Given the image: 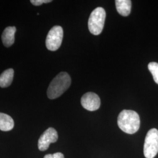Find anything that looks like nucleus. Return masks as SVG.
Here are the masks:
<instances>
[{
    "mask_svg": "<svg viewBox=\"0 0 158 158\" xmlns=\"http://www.w3.org/2000/svg\"><path fill=\"white\" fill-rule=\"evenodd\" d=\"M117 123L119 128L123 132L133 134L139 129L140 118L135 111L124 110L119 114Z\"/></svg>",
    "mask_w": 158,
    "mask_h": 158,
    "instance_id": "f257e3e1",
    "label": "nucleus"
},
{
    "mask_svg": "<svg viewBox=\"0 0 158 158\" xmlns=\"http://www.w3.org/2000/svg\"><path fill=\"white\" fill-rule=\"evenodd\" d=\"M71 85V78L66 72H60L52 80L47 90V96L51 100L55 99L68 90Z\"/></svg>",
    "mask_w": 158,
    "mask_h": 158,
    "instance_id": "f03ea898",
    "label": "nucleus"
},
{
    "mask_svg": "<svg viewBox=\"0 0 158 158\" xmlns=\"http://www.w3.org/2000/svg\"><path fill=\"white\" fill-rule=\"evenodd\" d=\"M106 17V11L102 7H97L91 12L88 22L89 29L91 34L98 35L102 33Z\"/></svg>",
    "mask_w": 158,
    "mask_h": 158,
    "instance_id": "7ed1b4c3",
    "label": "nucleus"
},
{
    "mask_svg": "<svg viewBox=\"0 0 158 158\" xmlns=\"http://www.w3.org/2000/svg\"><path fill=\"white\" fill-rule=\"evenodd\" d=\"M158 153V130H149L145 137L143 146V153L146 158H153Z\"/></svg>",
    "mask_w": 158,
    "mask_h": 158,
    "instance_id": "20e7f679",
    "label": "nucleus"
},
{
    "mask_svg": "<svg viewBox=\"0 0 158 158\" xmlns=\"http://www.w3.org/2000/svg\"><path fill=\"white\" fill-rule=\"evenodd\" d=\"M63 37V30L59 25L54 26L48 32L46 39V46L48 50L56 51L60 47Z\"/></svg>",
    "mask_w": 158,
    "mask_h": 158,
    "instance_id": "39448f33",
    "label": "nucleus"
},
{
    "mask_svg": "<svg viewBox=\"0 0 158 158\" xmlns=\"http://www.w3.org/2000/svg\"><path fill=\"white\" fill-rule=\"evenodd\" d=\"M58 135L55 129L49 128L40 136L38 146L40 151H45L48 149L51 143H55L57 141Z\"/></svg>",
    "mask_w": 158,
    "mask_h": 158,
    "instance_id": "423d86ee",
    "label": "nucleus"
},
{
    "mask_svg": "<svg viewBox=\"0 0 158 158\" xmlns=\"http://www.w3.org/2000/svg\"><path fill=\"white\" fill-rule=\"evenodd\" d=\"M81 104L83 107L90 111L97 110L101 104L99 96L94 93L89 92L82 96Z\"/></svg>",
    "mask_w": 158,
    "mask_h": 158,
    "instance_id": "0eeeda50",
    "label": "nucleus"
},
{
    "mask_svg": "<svg viewBox=\"0 0 158 158\" xmlns=\"http://www.w3.org/2000/svg\"><path fill=\"white\" fill-rule=\"evenodd\" d=\"M16 31L17 29L15 27H8L4 30L1 36V39L3 45L6 47H10L14 44Z\"/></svg>",
    "mask_w": 158,
    "mask_h": 158,
    "instance_id": "6e6552de",
    "label": "nucleus"
},
{
    "mask_svg": "<svg viewBox=\"0 0 158 158\" xmlns=\"http://www.w3.org/2000/svg\"><path fill=\"white\" fill-rule=\"evenodd\" d=\"M115 6L119 14L124 17L130 15L131 10V1L130 0H116Z\"/></svg>",
    "mask_w": 158,
    "mask_h": 158,
    "instance_id": "1a4fd4ad",
    "label": "nucleus"
},
{
    "mask_svg": "<svg viewBox=\"0 0 158 158\" xmlns=\"http://www.w3.org/2000/svg\"><path fill=\"white\" fill-rule=\"evenodd\" d=\"M14 127V121L11 117L0 113V130L2 131H9Z\"/></svg>",
    "mask_w": 158,
    "mask_h": 158,
    "instance_id": "9d476101",
    "label": "nucleus"
},
{
    "mask_svg": "<svg viewBox=\"0 0 158 158\" xmlns=\"http://www.w3.org/2000/svg\"><path fill=\"white\" fill-rule=\"evenodd\" d=\"M14 70L12 69H6L0 75V87L6 88L11 85L14 79Z\"/></svg>",
    "mask_w": 158,
    "mask_h": 158,
    "instance_id": "9b49d317",
    "label": "nucleus"
},
{
    "mask_svg": "<svg viewBox=\"0 0 158 158\" xmlns=\"http://www.w3.org/2000/svg\"><path fill=\"white\" fill-rule=\"evenodd\" d=\"M148 69L152 74L153 78L156 83L158 85V63L151 62L148 64Z\"/></svg>",
    "mask_w": 158,
    "mask_h": 158,
    "instance_id": "f8f14e48",
    "label": "nucleus"
},
{
    "mask_svg": "<svg viewBox=\"0 0 158 158\" xmlns=\"http://www.w3.org/2000/svg\"><path fill=\"white\" fill-rule=\"evenodd\" d=\"M32 5L35 6H41L43 4H47L51 2V0H31L30 1Z\"/></svg>",
    "mask_w": 158,
    "mask_h": 158,
    "instance_id": "ddd939ff",
    "label": "nucleus"
},
{
    "mask_svg": "<svg viewBox=\"0 0 158 158\" xmlns=\"http://www.w3.org/2000/svg\"><path fill=\"white\" fill-rule=\"evenodd\" d=\"M44 158H64V156L62 153L57 152L53 154H48Z\"/></svg>",
    "mask_w": 158,
    "mask_h": 158,
    "instance_id": "4468645a",
    "label": "nucleus"
}]
</instances>
